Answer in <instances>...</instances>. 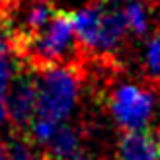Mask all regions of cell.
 <instances>
[{
    "instance_id": "cell-5",
    "label": "cell",
    "mask_w": 160,
    "mask_h": 160,
    "mask_svg": "<svg viewBox=\"0 0 160 160\" xmlns=\"http://www.w3.org/2000/svg\"><path fill=\"white\" fill-rule=\"evenodd\" d=\"M41 147L45 160H74L78 158L80 139L68 123H59Z\"/></svg>"
},
{
    "instance_id": "cell-10",
    "label": "cell",
    "mask_w": 160,
    "mask_h": 160,
    "mask_svg": "<svg viewBox=\"0 0 160 160\" xmlns=\"http://www.w3.org/2000/svg\"><path fill=\"white\" fill-rule=\"evenodd\" d=\"M0 160H6V145L0 141Z\"/></svg>"
},
{
    "instance_id": "cell-9",
    "label": "cell",
    "mask_w": 160,
    "mask_h": 160,
    "mask_svg": "<svg viewBox=\"0 0 160 160\" xmlns=\"http://www.w3.org/2000/svg\"><path fill=\"white\" fill-rule=\"evenodd\" d=\"M145 62L148 68V74L152 80H160V31L150 37V41L147 45V55Z\"/></svg>"
},
{
    "instance_id": "cell-8",
    "label": "cell",
    "mask_w": 160,
    "mask_h": 160,
    "mask_svg": "<svg viewBox=\"0 0 160 160\" xmlns=\"http://www.w3.org/2000/svg\"><path fill=\"white\" fill-rule=\"evenodd\" d=\"M4 145H6V160H37L33 147H31L33 142L23 135H14Z\"/></svg>"
},
{
    "instance_id": "cell-3",
    "label": "cell",
    "mask_w": 160,
    "mask_h": 160,
    "mask_svg": "<svg viewBox=\"0 0 160 160\" xmlns=\"http://www.w3.org/2000/svg\"><path fill=\"white\" fill-rule=\"evenodd\" d=\"M37 111V78L20 62V68L6 94V117L14 125L16 135L26 137Z\"/></svg>"
},
{
    "instance_id": "cell-11",
    "label": "cell",
    "mask_w": 160,
    "mask_h": 160,
    "mask_svg": "<svg viewBox=\"0 0 160 160\" xmlns=\"http://www.w3.org/2000/svg\"><path fill=\"white\" fill-rule=\"evenodd\" d=\"M14 0H0V8H8V6H12Z\"/></svg>"
},
{
    "instance_id": "cell-2",
    "label": "cell",
    "mask_w": 160,
    "mask_h": 160,
    "mask_svg": "<svg viewBox=\"0 0 160 160\" xmlns=\"http://www.w3.org/2000/svg\"><path fill=\"white\" fill-rule=\"evenodd\" d=\"M109 111L125 133L147 129L154 111V96L137 84H121L109 96Z\"/></svg>"
},
{
    "instance_id": "cell-14",
    "label": "cell",
    "mask_w": 160,
    "mask_h": 160,
    "mask_svg": "<svg viewBox=\"0 0 160 160\" xmlns=\"http://www.w3.org/2000/svg\"><path fill=\"white\" fill-rule=\"evenodd\" d=\"M37 2H45V0H37Z\"/></svg>"
},
{
    "instance_id": "cell-12",
    "label": "cell",
    "mask_w": 160,
    "mask_h": 160,
    "mask_svg": "<svg viewBox=\"0 0 160 160\" xmlns=\"http://www.w3.org/2000/svg\"><path fill=\"white\" fill-rule=\"evenodd\" d=\"M74 160H88V158H82V156H78V158H74Z\"/></svg>"
},
{
    "instance_id": "cell-6",
    "label": "cell",
    "mask_w": 160,
    "mask_h": 160,
    "mask_svg": "<svg viewBox=\"0 0 160 160\" xmlns=\"http://www.w3.org/2000/svg\"><path fill=\"white\" fill-rule=\"evenodd\" d=\"M70 22H72L78 43H82L90 51H96L98 35H100V4H98V0L74 10L70 14Z\"/></svg>"
},
{
    "instance_id": "cell-7",
    "label": "cell",
    "mask_w": 160,
    "mask_h": 160,
    "mask_svg": "<svg viewBox=\"0 0 160 160\" xmlns=\"http://www.w3.org/2000/svg\"><path fill=\"white\" fill-rule=\"evenodd\" d=\"M123 14L127 22V29L135 35H147L148 31V10L142 0H123Z\"/></svg>"
},
{
    "instance_id": "cell-4",
    "label": "cell",
    "mask_w": 160,
    "mask_h": 160,
    "mask_svg": "<svg viewBox=\"0 0 160 160\" xmlns=\"http://www.w3.org/2000/svg\"><path fill=\"white\" fill-rule=\"evenodd\" d=\"M119 160H160V133L129 131L119 141Z\"/></svg>"
},
{
    "instance_id": "cell-13",
    "label": "cell",
    "mask_w": 160,
    "mask_h": 160,
    "mask_svg": "<svg viewBox=\"0 0 160 160\" xmlns=\"http://www.w3.org/2000/svg\"><path fill=\"white\" fill-rule=\"evenodd\" d=\"M152 2H154V4H158V6H160V0H152Z\"/></svg>"
},
{
    "instance_id": "cell-1",
    "label": "cell",
    "mask_w": 160,
    "mask_h": 160,
    "mask_svg": "<svg viewBox=\"0 0 160 160\" xmlns=\"http://www.w3.org/2000/svg\"><path fill=\"white\" fill-rule=\"evenodd\" d=\"M80 90L76 67H51L37 76V111L33 121L59 125L72 111Z\"/></svg>"
}]
</instances>
